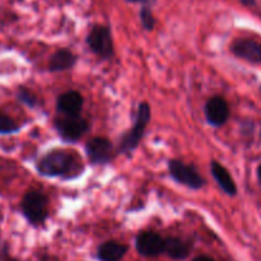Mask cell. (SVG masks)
Wrapping results in <instances>:
<instances>
[{
  "instance_id": "6da1fadb",
  "label": "cell",
  "mask_w": 261,
  "mask_h": 261,
  "mask_svg": "<svg viewBox=\"0 0 261 261\" xmlns=\"http://www.w3.org/2000/svg\"><path fill=\"white\" fill-rule=\"evenodd\" d=\"M37 170L45 177L73 178L82 172L81 160L68 150H54L37 163Z\"/></svg>"
},
{
  "instance_id": "7a4b0ae2",
  "label": "cell",
  "mask_w": 261,
  "mask_h": 261,
  "mask_svg": "<svg viewBox=\"0 0 261 261\" xmlns=\"http://www.w3.org/2000/svg\"><path fill=\"white\" fill-rule=\"evenodd\" d=\"M150 115H151V112H150L149 104L141 102L139 105V109H137L136 122H135L134 127L122 137V141L119 144V152L129 154L139 146L145 134V128L150 120Z\"/></svg>"
},
{
  "instance_id": "3957f363",
  "label": "cell",
  "mask_w": 261,
  "mask_h": 261,
  "mask_svg": "<svg viewBox=\"0 0 261 261\" xmlns=\"http://www.w3.org/2000/svg\"><path fill=\"white\" fill-rule=\"evenodd\" d=\"M22 212L31 224L39 225L47 218V199L40 191H29L22 200Z\"/></svg>"
},
{
  "instance_id": "277c9868",
  "label": "cell",
  "mask_w": 261,
  "mask_h": 261,
  "mask_svg": "<svg viewBox=\"0 0 261 261\" xmlns=\"http://www.w3.org/2000/svg\"><path fill=\"white\" fill-rule=\"evenodd\" d=\"M168 168H169L170 175L180 185L187 186L192 190H200L205 186V179L192 165H187L180 160L173 159L169 160Z\"/></svg>"
},
{
  "instance_id": "5b68a950",
  "label": "cell",
  "mask_w": 261,
  "mask_h": 261,
  "mask_svg": "<svg viewBox=\"0 0 261 261\" xmlns=\"http://www.w3.org/2000/svg\"><path fill=\"white\" fill-rule=\"evenodd\" d=\"M87 45L90 49L102 59H109L114 51L110 30L104 26H95L87 35Z\"/></svg>"
},
{
  "instance_id": "8992f818",
  "label": "cell",
  "mask_w": 261,
  "mask_h": 261,
  "mask_svg": "<svg viewBox=\"0 0 261 261\" xmlns=\"http://www.w3.org/2000/svg\"><path fill=\"white\" fill-rule=\"evenodd\" d=\"M55 127L63 140L76 142L89 129V123L81 117H64L55 119Z\"/></svg>"
},
{
  "instance_id": "52a82bcc",
  "label": "cell",
  "mask_w": 261,
  "mask_h": 261,
  "mask_svg": "<svg viewBox=\"0 0 261 261\" xmlns=\"http://www.w3.org/2000/svg\"><path fill=\"white\" fill-rule=\"evenodd\" d=\"M165 240L155 232H142L136 238V248L140 255L152 257L164 252Z\"/></svg>"
},
{
  "instance_id": "ba28073f",
  "label": "cell",
  "mask_w": 261,
  "mask_h": 261,
  "mask_svg": "<svg viewBox=\"0 0 261 261\" xmlns=\"http://www.w3.org/2000/svg\"><path fill=\"white\" fill-rule=\"evenodd\" d=\"M86 152L92 164H107L112 159V144L104 137H94L86 144Z\"/></svg>"
},
{
  "instance_id": "9c48e42d",
  "label": "cell",
  "mask_w": 261,
  "mask_h": 261,
  "mask_svg": "<svg viewBox=\"0 0 261 261\" xmlns=\"http://www.w3.org/2000/svg\"><path fill=\"white\" fill-rule=\"evenodd\" d=\"M205 117L209 124L220 127L227 122L229 117V107L227 101L220 96H214L207 100L205 105Z\"/></svg>"
},
{
  "instance_id": "30bf717a",
  "label": "cell",
  "mask_w": 261,
  "mask_h": 261,
  "mask_svg": "<svg viewBox=\"0 0 261 261\" xmlns=\"http://www.w3.org/2000/svg\"><path fill=\"white\" fill-rule=\"evenodd\" d=\"M232 53L243 60L258 64L261 63V44L250 39H240L233 42Z\"/></svg>"
},
{
  "instance_id": "8fae6325",
  "label": "cell",
  "mask_w": 261,
  "mask_h": 261,
  "mask_svg": "<svg viewBox=\"0 0 261 261\" xmlns=\"http://www.w3.org/2000/svg\"><path fill=\"white\" fill-rule=\"evenodd\" d=\"M84 107V99L76 91H68L60 95L57 108L65 117H80Z\"/></svg>"
},
{
  "instance_id": "7c38bea8",
  "label": "cell",
  "mask_w": 261,
  "mask_h": 261,
  "mask_svg": "<svg viewBox=\"0 0 261 261\" xmlns=\"http://www.w3.org/2000/svg\"><path fill=\"white\" fill-rule=\"evenodd\" d=\"M210 168H212L213 177L215 178L219 187L229 196H234L237 193V187H236V183L233 180V178L230 177L229 172L222 164L215 162V160L212 162V167Z\"/></svg>"
},
{
  "instance_id": "4fadbf2b",
  "label": "cell",
  "mask_w": 261,
  "mask_h": 261,
  "mask_svg": "<svg viewBox=\"0 0 261 261\" xmlns=\"http://www.w3.org/2000/svg\"><path fill=\"white\" fill-rule=\"evenodd\" d=\"M77 62V57L68 49L58 50L49 62V71L50 72H60L71 69Z\"/></svg>"
},
{
  "instance_id": "5bb4252c",
  "label": "cell",
  "mask_w": 261,
  "mask_h": 261,
  "mask_svg": "<svg viewBox=\"0 0 261 261\" xmlns=\"http://www.w3.org/2000/svg\"><path fill=\"white\" fill-rule=\"evenodd\" d=\"M128 247L115 241H108L102 243L97 250V256L101 261H120L127 252Z\"/></svg>"
},
{
  "instance_id": "9a60e30c",
  "label": "cell",
  "mask_w": 261,
  "mask_h": 261,
  "mask_svg": "<svg viewBox=\"0 0 261 261\" xmlns=\"http://www.w3.org/2000/svg\"><path fill=\"white\" fill-rule=\"evenodd\" d=\"M191 246L190 243L185 242L180 238H167L165 240L164 245V252H167V255L169 257L175 258V260H182L186 258L190 255Z\"/></svg>"
},
{
  "instance_id": "2e32d148",
  "label": "cell",
  "mask_w": 261,
  "mask_h": 261,
  "mask_svg": "<svg viewBox=\"0 0 261 261\" xmlns=\"http://www.w3.org/2000/svg\"><path fill=\"white\" fill-rule=\"evenodd\" d=\"M19 129V125L11 117L0 112V134H13Z\"/></svg>"
},
{
  "instance_id": "e0dca14e",
  "label": "cell",
  "mask_w": 261,
  "mask_h": 261,
  "mask_svg": "<svg viewBox=\"0 0 261 261\" xmlns=\"http://www.w3.org/2000/svg\"><path fill=\"white\" fill-rule=\"evenodd\" d=\"M140 17H141V22L142 26L145 27L146 30L151 31L155 26V18L152 16L151 11L149 8H142L141 13H140Z\"/></svg>"
},
{
  "instance_id": "ac0fdd59",
  "label": "cell",
  "mask_w": 261,
  "mask_h": 261,
  "mask_svg": "<svg viewBox=\"0 0 261 261\" xmlns=\"http://www.w3.org/2000/svg\"><path fill=\"white\" fill-rule=\"evenodd\" d=\"M18 100L19 101H22L23 104H26L27 107H36L37 104V97L35 96L32 92L27 91V90H21V91L18 92Z\"/></svg>"
},
{
  "instance_id": "d6986e66",
  "label": "cell",
  "mask_w": 261,
  "mask_h": 261,
  "mask_svg": "<svg viewBox=\"0 0 261 261\" xmlns=\"http://www.w3.org/2000/svg\"><path fill=\"white\" fill-rule=\"evenodd\" d=\"M192 261H215L214 258L209 257V256H197L196 258H193Z\"/></svg>"
},
{
  "instance_id": "ffe728a7",
  "label": "cell",
  "mask_w": 261,
  "mask_h": 261,
  "mask_svg": "<svg viewBox=\"0 0 261 261\" xmlns=\"http://www.w3.org/2000/svg\"><path fill=\"white\" fill-rule=\"evenodd\" d=\"M257 177H258V180H260V185H261V164L258 165V169H257Z\"/></svg>"
},
{
  "instance_id": "44dd1931",
  "label": "cell",
  "mask_w": 261,
  "mask_h": 261,
  "mask_svg": "<svg viewBox=\"0 0 261 261\" xmlns=\"http://www.w3.org/2000/svg\"><path fill=\"white\" fill-rule=\"evenodd\" d=\"M130 3H142V2H146V0H128Z\"/></svg>"
},
{
  "instance_id": "7402d4cb",
  "label": "cell",
  "mask_w": 261,
  "mask_h": 261,
  "mask_svg": "<svg viewBox=\"0 0 261 261\" xmlns=\"http://www.w3.org/2000/svg\"><path fill=\"white\" fill-rule=\"evenodd\" d=\"M12 261H13V260H12Z\"/></svg>"
}]
</instances>
